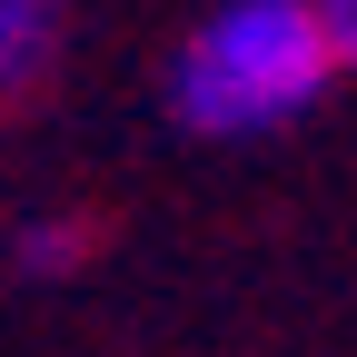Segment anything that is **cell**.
Returning <instances> with one entry per match:
<instances>
[{"label": "cell", "instance_id": "cell-1", "mask_svg": "<svg viewBox=\"0 0 357 357\" xmlns=\"http://www.w3.org/2000/svg\"><path fill=\"white\" fill-rule=\"evenodd\" d=\"M328 40L307 0H218V10L169 50V119L199 139H258L328 100Z\"/></svg>", "mask_w": 357, "mask_h": 357}, {"label": "cell", "instance_id": "cell-3", "mask_svg": "<svg viewBox=\"0 0 357 357\" xmlns=\"http://www.w3.org/2000/svg\"><path fill=\"white\" fill-rule=\"evenodd\" d=\"M79 248H89V218H30V229H20V268H30V278H60Z\"/></svg>", "mask_w": 357, "mask_h": 357}, {"label": "cell", "instance_id": "cell-4", "mask_svg": "<svg viewBox=\"0 0 357 357\" xmlns=\"http://www.w3.org/2000/svg\"><path fill=\"white\" fill-rule=\"evenodd\" d=\"M307 20H318L328 60H337V70H357V0H307Z\"/></svg>", "mask_w": 357, "mask_h": 357}, {"label": "cell", "instance_id": "cell-2", "mask_svg": "<svg viewBox=\"0 0 357 357\" xmlns=\"http://www.w3.org/2000/svg\"><path fill=\"white\" fill-rule=\"evenodd\" d=\"M60 70V0H0V109L40 100Z\"/></svg>", "mask_w": 357, "mask_h": 357}]
</instances>
